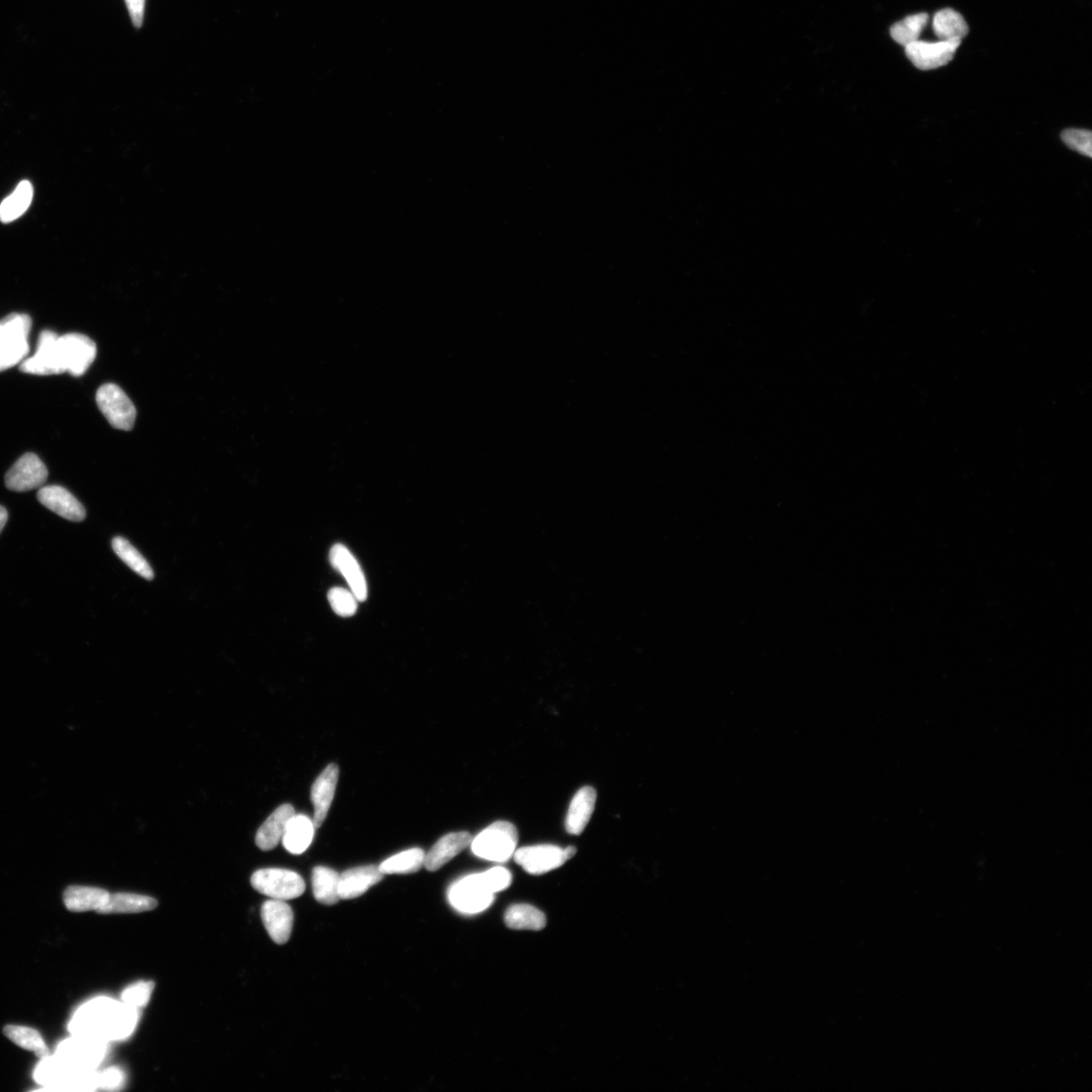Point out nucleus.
I'll return each instance as SVG.
<instances>
[{
	"label": "nucleus",
	"mask_w": 1092,
	"mask_h": 1092,
	"mask_svg": "<svg viewBox=\"0 0 1092 1092\" xmlns=\"http://www.w3.org/2000/svg\"><path fill=\"white\" fill-rule=\"evenodd\" d=\"M928 15L923 13L906 16L904 21L891 27V37L896 43L905 47L917 42L928 25Z\"/></svg>",
	"instance_id": "31"
},
{
	"label": "nucleus",
	"mask_w": 1092,
	"mask_h": 1092,
	"mask_svg": "<svg viewBox=\"0 0 1092 1092\" xmlns=\"http://www.w3.org/2000/svg\"><path fill=\"white\" fill-rule=\"evenodd\" d=\"M933 28L939 41L962 42L970 32L964 17L951 8H945L934 16Z\"/></svg>",
	"instance_id": "22"
},
{
	"label": "nucleus",
	"mask_w": 1092,
	"mask_h": 1092,
	"mask_svg": "<svg viewBox=\"0 0 1092 1092\" xmlns=\"http://www.w3.org/2000/svg\"><path fill=\"white\" fill-rule=\"evenodd\" d=\"M315 824L305 814H294L287 823L282 837L283 847L293 854H301L311 846L315 835Z\"/></svg>",
	"instance_id": "20"
},
{
	"label": "nucleus",
	"mask_w": 1092,
	"mask_h": 1092,
	"mask_svg": "<svg viewBox=\"0 0 1092 1092\" xmlns=\"http://www.w3.org/2000/svg\"><path fill=\"white\" fill-rule=\"evenodd\" d=\"M137 1009L109 999L94 1000L76 1012L70 1024L75 1036L98 1041L129 1036L137 1023Z\"/></svg>",
	"instance_id": "1"
},
{
	"label": "nucleus",
	"mask_w": 1092,
	"mask_h": 1092,
	"mask_svg": "<svg viewBox=\"0 0 1092 1092\" xmlns=\"http://www.w3.org/2000/svg\"><path fill=\"white\" fill-rule=\"evenodd\" d=\"M59 335L44 330L37 339L36 353L20 364L23 373L34 376H55L66 373L59 349Z\"/></svg>",
	"instance_id": "7"
},
{
	"label": "nucleus",
	"mask_w": 1092,
	"mask_h": 1092,
	"mask_svg": "<svg viewBox=\"0 0 1092 1092\" xmlns=\"http://www.w3.org/2000/svg\"><path fill=\"white\" fill-rule=\"evenodd\" d=\"M505 924L513 929L540 930L546 926L543 911L529 905L510 906L505 914Z\"/></svg>",
	"instance_id": "27"
},
{
	"label": "nucleus",
	"mask_w": 1092,
	"mask_h": 1092,
	"mask_svg": "<svg viewBox=\"0 0 1092 1092\" xmlns=\"http://www.w3.org/2000/svg\"><path fill=\"white\" fill-rule=\"evenodd\" d=\"M451 906L463 915H478L488 909L495 894L487 886L482 873L472 874L457 881L449 889Z\"/></svg>",
	"instance_id": "3"
},
{
	"label": "nucleus",
	"mask_w": 1092,
	"mask_h": 1092,
	"mask_svg": "<svg viewBox=\"0 0 1092 1092\" xmlns=\"http://www.w3.org/2000/svg\"><path fill=\"white\" fill-rule=\"evenodd\" d=\"M30 346L28 344L14 345V346H0V372H4L8 368H12L16 365H20L27 356Z\"/></svg>",
	"instance_id": "35"
},
{
	"label": "nucleus",
	"mask_w": 1092,
	"mask_h": 1092,
	"mask_svg": "<svg viewBox=\"0 0 1092 1092\" xmlns=\"http://www.w3.org/2000/svg\"><path fill=\"white\" fill-rule=\"evenodd\" d=\"M154 982H138L128 987L122 992V1001L123 1003L131 1006V1008L140 1009L147 1005L152 991H154Z\"/></svg>",
	"instance_id": "34"
},
{
	"label": "nucleus",
	"mask_w": 1092,
	"mask_h": 1092,
	"mask_svg": "<svg viewBox=\"0 0 1092 1092\" xmlns=\"http://www.w3.org/2000/svg\"><path fill=\"white\" fill-rule=\"evenodd\" d=\"M97 403L101 412L113 429L130 431L134 427L137 411L122 389L115 384H106L98 389Z\"/></svg>",
	"instance_id": "5"
},
{
	"label": "nucleus",
	"mask_w": 1092,
	"mask_h": 1092,
	"mask_svg": "<svg viewBox=\"0 0 1092 1092\" xmlns=\"http://www.w3.org/2000/svg\"><path fill=\"white\" fill-rule=\"evenodd\" d=\"M518 832L508 822H493L472 841V851L477 857L492 862L509 861L517 850Z\"/></svg>",
	"instance_id": "2"
},
{
	"label": "nucleus",
	"mask_w": 1092,
	"mask_h": 1092,
	"mask_svg": "<svg viewBox=\"0 0 1092 1092\" xmlns=\"http://www.w3.org/2000/svg\"><path fill=\"white\" fill-rule=\"evenodd\" d=\"M110 894L107 890L89 886H70L64 891L63 900L66 908L74 913L83 911H99L107 904Z\"/></svg>",
	"instance_id": "21"
},
{
	"label": "nucleus",
	"mask_w": 1092,
	"mask_h": 1092,
	"mask_svg": "<svg viewBox=\"0 0 1092 1092\" xmlns=\"http://www.w3.org/2000/svg\"><path fill=\"white\" fill-rule=\"evenodd\" d=\"M340 874L334 869L319 866L313 870L312 885L315 898L322 905L334 906L340 900Z\"/></svg>",
	"instance_id": "24"
},
{
	"label": "nucleus",
	"mask_w": 1092,
	"mask_h": 1092,
	"mask_svg": "<svg viewBox=\"0 0 1092 1092\" xmlns=\"http://www.w3.org/2000/svg\"><path fill=\"white\" fill-rule=\"evenodd\" d=\"M106 1047L103 1042L90 1038L76 1036L66 1040L57 1049V1056L60 1057L75 1068L90 1070L99 1065L104 1056Z\"/></svg>",
	"instance_id": "11"
},
{
	"label": "nucleus",
	"mask_w": 1092,
	"mask_h": 1092,
	"mask_svg": "<svg viewBox=\"0 0 1092 1092\" xmlns=\"http://www.w3.org/2000/svg\"><path fill=\"white\" fill-rule=\"evenodd\" d=\"M251 885L263 896L283 901L300 897L306 889L305 881L300 874L280 868L254 872Z\"/></svg>",
	"instance_id": "4"
},
{
	"label": "nucleus",
	"mask_w": 1092,
	"mask_h": 1092,
	"mask_svg": "<svg viewBox=\"0 0 1092 1092\" xmlns=\"http://www.w3.org/2000/svg\"><path fill=\"white\" fill-rule=\"evenodd\" d=\"M962 42L917 41L906 47L907 58L920 70H934L949 64Z\"/></svg>",
	"instance_id": "10"
},
{
	"label": "nucleus",
	"mask_w": 1092,
	"mask_h": 1092,
	"mask_svg": "<svg viewBox=\"0 0 1092 1092\" xmlns=\"http://www.w3.org/2000/svg\"><path fill=\"white\" fill-rule=\"evenodd\" d=\"M332 610L341 617L354 616L357 611V598L353 591L344 588H334L328 593Z\"/></svg>",
	"instance_id": "32"
},
{
	"label": "nucleus",
	"mask_w": 1092,
	"mask_h": 1092,
	"mask_svg": "<svg viewBox=\"0 0 1092 1092\" xmlns=\"http://www.w3.org/2000/svg\"><path fill=\"white\" fill-rule=\"evenodd\" d=\"M34 195L33 186L27 180L18 184L15 192L0 205V220L11 223L23 216L31 206Z\"/></svg>",
	"instance_id": "25"
},
{
	"label": "nucleus",
	"mask_w": 1092,
	"mask_h": 1092,
	"mask_svg": "<svg viewBox=\"0 0 1092 1092\" xmlns=\"http://www.w3.org/2000/svg\"><path fill=\"white\" fill-rule=\"evenodd\" d=\"M1061 138L1070 149L1078 152L1082 155L1092 156V135L1090 131L1069 129L1062 133Z\"/></svg>",
	"instance_id": "33"
},
{
	"label": "nucleus",
	"mask_w": 1092,
	"mask_h": 1092,
	"mask_svg": "<svg viewBox=\"0 0 1092 1092\" xmlns=\"http://www.w3.org/2000/svg\"><path fill=\"white\" fill-rule=\"evenodd\" d=\"M37 500L57 515L73 522H81L87 517V511L72 493L60 486L42 487Z\"/></svg>",
	"instance_id": "14"
},
{
	"label": "nucleus",
	"mask_w": 1092,
	"mask_h": 1092,
	"mask_svg": "<svg viewBox=\"0 0 1092 1092\" xmlns=\"http://www.w3.org/2000/svg\"><path fill=\"white\" fill-rule=\"evenodd\" d=\"M296 814L292 805L278 807L260 826L256 833L255 843L262 851H271L281 842L287 823Z\"/></svg>",
	"instance_id": "18"
},
{
	"label": "nucleus",
	"mask_w": 1092,
	"mask_h": 1092,
	"mask_svg": "<svg viewBox=\"0 0 1092 1092\" xmlns=\"http://www.w3.org/2000/svg\"><path fill=\"white\" fill-rule=\"evenodd\" d=\"M48 469L35 453H26L6 473L5 486L15 492H27L44 486Z\"/></svg>",
	"instance_id": "9"
},
{
	"label": "nucleus",
	"mask_w": 1092,
	"mask_h": 1092,
	"mask_svg": "<svg viewBox=\"0 0 1092 1092\" xmlns=\"http://www.w3.org/2000/svg\"><path fill=\"white\" fill-rule=\"evenodd\" d=\"M5 1037L26 1050L34 1052L41 1059L49 1056V1049L39 1032L23 1025L8 1024L4 1029Z\"/></svg>",
	"instance_id": "29"
},
{
	"label": "nucleus",
	"mask_w": 1092,
	"mask_h": 1092,
	"mask_svg": "<svg viewBox=\"0 0 1092 1092\" xmlns=\"http://www.w3.org/2000/svg\"><path fill=\"white\" fill-rule=\"evenodd\" d=\"M483 880L493 894L507 889L511 885L512 875L509 870L503 867L492 868L482 873Z\"/></svg>",
	"instance_id": "36"
},
{
	"label": "nucleus",
	"mask_w": 1092,
	"mask_h": 1092,
	"mask_svg": "<svg viewBox=\"0 0 1092 1092\" xmlns=\"http://www.w3.org/2000/svg\"><path fill=\"white\" fill-rule=\"evenodd\" d=\"M330 563L337 572L345 578L350 590L357 600L364 602L367 598V584L362 567L356 558L344 545L337 544L330 550Z\"/></svg>",
	"instance_id": "12"
},
{
	"label": "nucleus",
	"mask_w": 1092,
	"mask_h": 1092,
	"mask_svg": "<svg viewBox=\"0 0 1092 1092\" xmlns=\"http://www.w3.org/2000/svg\"><path fill=\"white\" fill-rule=\"evenodd\" d=\"M472 835L467 832H451L444 835L437 842L429 853L425 854L424 867L431 872L441 867L457 857L472 843Z\"/></svg>",
	"instance_id": "16"
},
{
	"label": "nucleus",
	"mask_w": 1092,
	"mask_h": 1092,
	"mask_svg": "<svg viewBox=\"0 0 1092 1092\" xmlns=\"http://www.w3.org/2000/svg\"><path fill=\"white\" fill-rule=\"evenodd\" d=\"M384 878V874L376 866H363L349 869L340 875V899H354L362 896L374 885Z\"/></svg>",
	"instance_id": "17"
},
{
	"label": "nucleus",
	"mask_w": 1092,
	"mask_h": 1092,
	"mask_svg": "<svg viewBox=\"0 0 1092 1092\" xmlns=\"http://www.w3.org/2000/svg\"><path fill=\"white\" fill-rule=\"evenodd\" d=\"M339 778V768L336 764H330L316 779L312 786L311 800L314 806L315 828L318 829L325 822L332 801H334Z\"/></svg>",
	"instance_id": "15"
},
{
	"label": "nucleus",
	"mask_w": 1092,
	"mask_h": 1092,
	"mask_svg": "<svg viewBox=\"0 0 1092 1092\" xmlns=\"http://www.w3.org/2000/svg\"><path fill=\"white\" fill-rule=\"evenodd\" d=\"M7 519H8V513H7L6 509L3 506H0V534H2V531L6 525Z\"/></svg>",
	"instance_id": "39"
},
{
	"label": "nucleus",
	"mask_w": 1092,
	"mask_h": 1092,
	"mask_svg": "<svg viewBox=\"0 0 1092 1092\" xmlns=\"http://www.w3.org/2000/svg\"><path fill=\"white\" fill-rule=\"evenodd\" d=\"M261 918L274 943L283 945L289 941L293 926V913L286 902L277 899L264 902Z\"/></svg>",
	"instance_id": "13"
},
{
	"label": "nucleus",
	"mask_w": 1092,
	"mask_h": 1092,
	"mask_svg": "<svg viewBox=\"0 0 1092 1092\" xmlns=\"http://www.w3.org/2000/svg\"><path fill=\"white\" fill-rule=\"evenodd\" d=\"M157 906V900L149 896L134 894H115L110 895L107 904L98 913L102 915L138 914L154 910Z\"/></svg>",
	"instance_id": "23"
},
{
	"label": "nucleus",
	"mask_w": 1092,
	"mask_h": 1092,
	"mask_svg": "<svg viewBox=\"0 0 1092 1092\" xmlns=\"http://www.w3.org/2000/svg\"><path fill=\"white\" fill-rule=\"evenodd\" d=\"M596 800L597 792L591 786H585L576 793L567 814L568 833L578 835L585 831L595 811Z\"/></svg>",
	"instance_id": "19"
},
{
	"label": "nucleus",
	"mask_w": 1092,
	"mask_h": 1092,
	"mask_svg": "<svg viewBox=\"0 0 1092 1092\" xmlns=\"http://www.w3.org/2000/svg\"><path fill=\"white\" fill-rule=\"evenodd\" d=\"M133 25L141 27L143 25L145 0H125Z\"/></svg>",
	"instance_id": "38"
},
{
	"label": "nucleus",
	"mask_w": 1092,
	"mask_h": 1092,
	"mask_svg": "<svg viewBox=\"0 0 1092 1092\" xmlns=\"http://www.w3.org/2000/svg\"><path fill=\"white\" fill-rule=\"evenodd\" d=\"M576 852L575 847L560 848L554 844H537L516 850L513 857L527 873L540 875L562 867L575 856Z\"/></svg>",
	"instance_id": "6"
},
{
	"label": "nucleus",
	"mask_w": 1092,
	"mask_h": 1092,
	"mask_svg": "<svg viewBox=\"0 0 1092 1092\" xmlns=\"http://www.w3.org/2000/svg\"><path fill=\"white\" fill-rule=\"evenodd\" d=\"M123 1079L122 1072L117 1068H111L104 1071L99 1076V1086L107 1089H113L122 1085Z\"/></svg>",
	"instance_id": "37"
},
{
	"label": "nucleus",
	"mask_w": 1092,
	"mask_h": 1092,
	"mask_svg": "<svg viewBox=\"0 0 1092 1092\" xmlns=\"http://www.w3.org/2000/svg\"><path fill=\"white\" fill-rule=\"evenodd\" d=\"M32 319L26 314H9L0 321V346L28 344Z\"/></svg>",
	"instance_id": "26"
},
{
	"label": "nucleus",
	"mask_w": 1092,
	"mask_h": 1092,
	"mask_svg": "<svg viewBox=\"0 0 1092 1092\" xmlns=\"http://www.w3.org/2000/svg\"><path fill=\"white\" fill-rule=\"evenodd\" d=\"M111 546L113 552L125 563L133 571L151 581L154 578V572L147 562L146 558L141 555L139 550L133 546L129 541L123 537L117 536L112 539Z\"/></svg>",
	"instance_id": "28"
},
{
	"label": "nucleus",
	"mask_w": 1092,
	"mask_h": 1092,
	"mask_svg": "<svg viewBox=\"0 0 1092 1092\" xmlns=\"http://www.w3.org/2000/svg\"><path fill=\"white\" fill-rule=\"evenodd\" d=\"M425 853L422 849L414 848L404 851L384 861L378 866L386 874L416 873L424 867Z\"/></svg>",
	"instance_id": "30"
},
{
	"label": "nucleus",
	"mask_w": 1092,
	"mask_h": 1092,
	"mask_svg": "<svg viewBox=\"0 0 1092 1092\" xmlns=\"http://www.w3.org/2000/svg\"><path fill=\"white\" fill-rule=\"evenodd\" d=\"M58 342L66 373L76 377L87 373L98 354L93 340L83 334H69L59 336Z\"/></svg>",
	"instance_id": "8"
}]
</instances>
